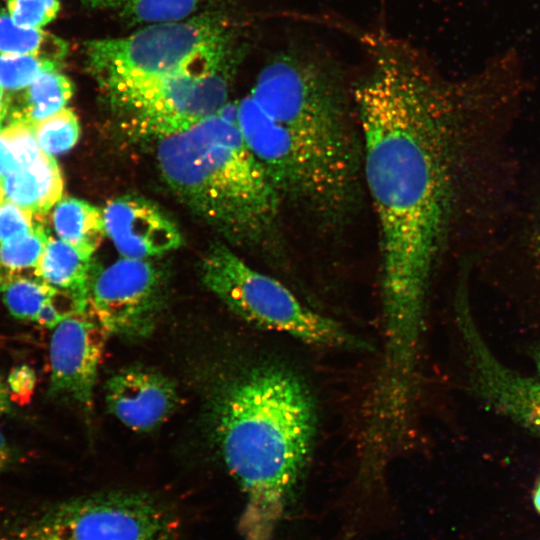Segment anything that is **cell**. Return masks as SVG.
<instances>
[{
    "label": "cell",
    "mask_w": 540,
    "mask_h": 540,
    "mask_svg": "<svg viewBox=\"0 0 540 540\" xmlns=\"http://www.w3.org/2000/svg\"><path fill=\"white\" fill-rule=\"evenodd\" d=\"M353 92L362 170L380 232L384 350L420 355L431 277L455 203L465 123L489 80L441 78L411 47L377 38Z\"/></svg>",
    "instance_id": "6da1fadb"
},
{
    "label": "cell",
    "mask_w": 540,
    "mask_h": 540,
    "mask_svg": "<svg viewBox=\"0 0 540 540\" xmlns=\"http://www.w3.org/2000/svg\"><path fill=\"white\" fill-rule=\"evenodd\" d=\"M238 126L281 203L324 227L348 217L360 192L362 142L332 68L300 52L277 54L238 102Z\"/></svg>",
    "instance_id": "7a4b0ae2"
},
{
    "label": "cell",
    "mask_w": 540,
    "mask_h": 540,
    "mask_svg": "<svg viewBox=\"0 0 540 540\" xmlns=\"http://www.w3.org/2000/svg\"><path fill=\"white\" fill-rule=\"evenodd\" d=\"M223 462L245 496L242 540H271L314 444L317 414L291 370L257 367L233 381L215 412Z\"/></svg>",
    "instance_id": "3957f363"
},
{
    "label": "cell",
    "mask_w": 540,
    "mask_h": 540,
    "mask_svg": "<svg viewBox=\"0 0 540 540\" xmlns=\"http://www.w3.org/2000/svg\"><path fill=\"white\" fill-rule=\"evenodd\" d=\"M157 160L180 200L231 242L256 246L276 232L281 200L238 123L212 115L160 139Z\"/></svg>",
    "instance_id": "277c9868"
},
{
    "label": "cell",
    "mask_w": 540,
    "mask_h": 540,
    "mask_svg": "<svg viewBox=\"0 0 540 540\" xmlns=\"http://www.w3.org/2000/svg\"><path fill=\"white\" fill-rule=\"evenodd\" d=\"M0 540H182V523L157 496L111 490L15 512Z\"/></svg>",
    "instance_id": "5b68a950"
},
{
    "label": "cell",
    "mask_w": 540,
    "mask_h": 540,
    "mask_svg": "<svg viewBox=\"0 0 540 540\" xmlns=\"http://www.w3.org/2000/svg\"><path fill=\"white\" fill-rule=\"evenodd\" d=\"M242 56L243 45L236 38L180 71L115 86L103 93L129 132L162 139L217 114L227 103Z\"/></svg>",
    "instance_id": "8992f818"
},
{
    "label": "cell",
    "mask_w": 540,
    "mask_h": 540,
    "mask_svg": "<svg viewBox=\"0 0 540 540\" xmlns=\"http://www.w3.org/2000/svg\"><path fill=\"white\" fill-rule=\"evenodd\" d=\"M201 279L243 320L305 344L348 351H366L369 343L334 319L300 301L278 280L247 265L222 243L203 257Z\"/></svg>",
    "instance_id": "52a82bcc"
},
{
    "label": "cell",
    "mask_w": 540,
    "mask_h": 540,
    "mask_svg": "<svg viewBox=\"0 0 540 540\" xmlns=\"http://www.w3.org/2000/svg\"><path fill=\"white\" fill-rule=\"evenodd\" d=\"M237 38L227 13L209 9L123 37L84 43L89 72L103 90L180 71Z\"/></svg>",
    "instance_id": "ba28073f"
},
{
    "label": "cell",
    "mask_w": 540,
    "mask_h": 540,
    "mask_svg": "<svg viewBox=\"0 0 540 540\" xmlns=\"http://www.w3.org/2000/svg\"><path fill=\"white\" fill-rule=\"evenodd\" d=\"M162 277L146 259L122 258L96 272L89 309L109 334L139 339L154 329Z\"/></svg>",
    "instance_id": "9c48e42d"
},
{
    "label": "cell",
    "mask_w": 540,
    "mask_h": 540,
    "mask_svg": "<svg viewBox=\"0 0 540 540\" xmlns=\"http://www.w3.org/2000/svg\"><path fill=\"white\" fill-rule=\"evenodd\" d=\"M108 334L89 307L67 316L53 328L49 345L51 397L73 400L91 409Z\"/></svg>",
    "instance_id": "30bf717a"
},
{
    "label": "cell",
    "mask_w": 540,
    "mask_h": 540,
    "mask_svg": "<svg viewBox=\"0 0 540 540\" xmlns=\"http://www.w3.org/2000/svg\"><path fill=\"white\" fill-rule=\"evenodd\" d=\"M458 306V320L477 392L493 408L540 436V381L502 365L485 344L466 305L460 301Z\"/></svg>",
    "instance_id": "8fae6325"
},
{
    "label": "cell",
    "mask_w": 540,
    "mask_h": 540,
    "mask_svg": "<svg viewBox=\"0 0 540 540\" xmlns=\"http://www.w3.org/2000/svg\"><path fill=\"white\" fill-rule=\"evenodd\" d=\"M109 412L133 431L147 432L166 421L176 409V385L163 374L142 367L125 368L106 383Z\"/></svg>",
    "instance_id": "7c38bea8"
},
{
    "label": "cell",
    "mask_w": 540,
    "mask_h": 540,
    "mask_svg": "<svg viewBox=\"0 0 540 540\" xmlns=\"http://www.w3.org/2000/svg\"><path fill=\"white\" fill-rule=\"evenodd\" d=\"M102 213L107 235L126 258L146 259L181 244L175 224L148 200L122 196L107 202Z\"/></svg>",
    "instance_id": "4fadbf2b"
},
{
    "label": "cell",
    "mask_w": 540,
    "mask_h": 540,
    "mask_svg": "<svg viewBox=\"0 0 540 540\" xmlns=\"http://www.w3.org/2000/svg\"><path fill=\"white\" fill-rule=\"evenodd\" d=\"M0 294L14 318L50 329L67 316L80 312L70 295L39 278L32 279L17 273L0 274Z\"/></svg>",
    "instance_id": "5bb4252c"
},
{
    "label": "cell",
    "mask_w": 540,
    "mask_h": 540,
    "mask_svg": "<svg viewBox=\"0 0 540 540\" xmlns=\"http://www.w3.org/2000/svg\"><path fill=\"white\" fill-rule=\"evenodd\" d=\"M91 257L61 239L49 237L34 273L40 280L70 295L80 311H85L96 274Z\"/></svg>",
    "instance_id": "9a60e30c"
},
{
    "label": "cell",
    "mask_w": 540,
    "mask_h": 540,
    "mask_svg": "<svg viewBox=\"0 0 540 540\" xmlns=\"http://www.w3.org/2000/svg\"><path fill=\"white\" fill-rule=\"evenodd\" d=\"M7 200L31 210L47 213L61 197L63 179L52 155L41 152L31 164L1 178Z\"/></svg>",
    "instance_id": "2e32d148"
},
{
    "label": "cell",
    "mask_w": 540,
    "mask_h": 540,
    "mask_svg": "<svg viewBox=\"0 0 540 540\" xmlns=\"http://www.w3.org/2000/svg\"><path fill=\"white\" fill-rule=\"evenodd\" d=\"M10 102V120L35 123L59 112L71 99L74 85L59 69L45 71Z\"/></svg>",
    "instance_id": "e0dca14e"
},
{
    "label": "cell",
    "mask_w": 540,
    "mask_h": 540,
    "mask_svg": "<svg viewBox=\"0 0 540 540\" xmlns=\"http://www.w3.org/2000/svg\"><path fill=\"white\" fill-rule=\"evenodd\" d=\"M52 222L61 240L88 256L93 255L106 233L102 211L76 198L59 201Z\"/></svg>",
    "instance_id": "ac0fdd59"
},
{
    "label": "cell",
    "mask_w": 540,
    "mask_h": 540,
    "mask_svg": "<svg viewBox=\"0 0 540 540\" xmlns=\"http://www.w3.org/2000/svg\"><path fill=\"white\" fill-rule=\"evenodd\" d=\"M205 0H81L88 8L109 12L131 25L174 22L195 14Z\"/></svg>",
    "instance_id": "d6986e66"
},
{
    "label": "cell",
    "mask_w": 540,
    "mask_h": 540,
    "mask_svg": "<svg viewBox=\"0 0 540 540\" xmlns=\"http://www.w3.org/2000/svg\"><path fill=\"white\" fill-rule=\"evenodd\" d=\"M68 44L43 29L16 24L8 12L0 10V53L33 55L61 63Z\"/></svg>",
    "instance_id": "ffe728a7"
},
{
    "label": "cell",
    "mask_w": 540,
    "mask_h": 540,
    "mask_svg": "<svg viewBox=\"0 0 540 540\" xmlns=\"http://www.w3.org/2000/svg\"><path fill=\"white\" fill-rule=\"evenodd\" d=\"M48 238L45 225L37 219L29 232L0 243V265L4 272L16 273L35 267Z\"/></svg>",
    "instance_id": "44dd1931"
},
{
    "label": "cell",
    "mask_w": 540,
    "mask_h": 540,
    "mask_svg": "<svg viewBox=\"0 0 540 540\" xmlns=\"http://www.w3.org/2000/svg\"><path fill=\"white\" fill-rule=\"evenodd\" d=\"M34 132L41 150L53 155L66 152L76 144L80 126L74 112L63 108L35 123Z\"/></svg>",
    "instance_id": "7402d4cb"
},
{
    "label": "cell",
    "mask_w": 540,
    "mask_h": 540,
    "mask_svg": "<svg viewBox=\"0 0 540 540\" xmlns=\"http://www.w3.org/2000/svg\"><path fill=\"white\" fill-rule=\"evenodd\" d=\"M61 63L33 55L0 53V86L18 92L45 71L60 69Z\"/></svg>",
    "instance_id": "603a6c76"
},
{
    "label": "cell",
    "mask_w": 540,
    "mask_h": 540,
    "mask_svg": "<svg viewBox=\"0 0 540 540\" xmlns=\"http://www.w3.org/2000/svg\"><path fill=\"white\" fill-rule=\"evenodd\" d=\"M0 140L18 169L31 164L42 152L34 132V125L10 120L0 131Z\"/></svg>",
    "instance_id": "cb8c5ba5"
},
{
    "label": "cell",
    "mask_w": 540,
    "mask_h": 540,
    "mask_svg": "<svg viewBox=\"0 0 540 540\" xmlns=\"http://www.w3.org/2000/svg\"><path fill=\"white\" fill-rule=\"evenodd\" d=\"M60 10L59 0H7V12L19 26L42 29Z\"/></svg>",
    "instance_id": "d4e9b609"
},
{
    "label": "cell",
    "mask_w": 540,
    "mask_h": 540,
    "mask_svg": "<svg viewBox=\"0 0 540 540\" xmlns=\"http://www.w3.org/2000/svg\"><path fill=\"white\" fill-rule=\"evenodd\" d=\"M34 213L9 200L0 205V243L23 235L33 229Z\"/></svg>",
    "instance_id": "484cf974"
},
{
    "label": "cell",
    "mask_w": 540,
    "mask_h": 540,
    "mask_svg": "<svg viewBox=\"0 0 540 540\" xmlns=\"http://www.w3.org/2000/svg\"><path fill=\"white\" fill-rule=\"evenodd\" d=\"M36 380V373L30 366L22 364L12 368L6 381L12 402H28L34 393Z\"/></svg>",
    "instance_id": "4316f807"
},
{
    "label": "cell",
    "mask_w": 540,
    "mask_h": 540,
    "mask_svg": "<svg viewBox=\"0 0 540 540\" xmlns=\"http://www.w3.org/2000/svg\"><path fill=\"white\" fill-rule=\"evenodd\" d=\"M12 449L0 430V472L3 471L12 461Z\"/></svg>",
    "instance_id": "83f0119b"
},
{
    "label": "cell",
    "mask_w": 540,
    "mask_h": 540,
    "mask_svg": "<svg viewBox=\"0 0 540 540\" xmlns=\"http://www.w3.org/2000/svg\"><path fill=\"white\" fill-rule=\"evenodd\" d=\"M12 410V400L7 384L0 378V416L10 414Z\"/></svg>",
    "instance_id": "f1b7e54d"
},
{
    "label": "cell",
    "mask_w": 540,
    "mask_h": 540,
    "mask_svg": "<svg viewBox=\"0 0 540 540\" xmlns=\"http://www.w3.org/2000/svg\"><path fill=\"white\" fill-rule=\"evenodd\" d=\"M532 255L540 268V213L535 223L531 237Z\"/></svg>",
    "instance_id": "f546056e"
},
{
    "label": "cell",
    "mask_w": 540,
    "mask_h": 540,
    "mask_svg": "<svg viewBox=\"0 0 540 540\" xmlns=\"http://www.w3.org/2000/svg\"><path fill=\"white\" fill-rule=\"evenodd\" d=\"M10 108V96L0 86V123L8 116Z\"/></svg>",
    "instance_id": "4dcf8cb0"
},
{
    "label": "cell",
    "mask_w": 540,
    "mask_h": 540,
    "mask_svg": "<svg viewBox=\"0 0 540 540\" xmlns=\"http://www.w3.org/2000/svg\"><path fill=\"white\" fill-rule=\"evenodd\" d=\"M533 503L536 508V510L540 513V480L537 484V487L534 491L533 495Z\"/></svg>",
    "instance_id": "1f68e13d"
},
{
    "label": "cell",
    "mask_w": 540,
    "mask_h": 540,
    "mask_svg": "<svg viewBox=\"0 0 540 540\" xmlns=\"http://www.w3.org/2000/svg\"><path fill=\"white\" fill-rule=\"evenodd\" d=\"M4 197H5L4 188H3L2 181L0 178V205L4 202Z\"/></svg>",
    "instance_id": "d6a6232c"
},
{
    "label": "cell",
    "mask_w": 540,
    "mask_h": 540,
    "mask_svg": "<svg viewBox=\"0 0 540 540\" xmlns=\"http://www.w3.org/2000/svg\"><path fill=\"white\" fill-rule=\"evenodd\" d=\"M536 364H537V371L540 376V351L538 352L537 358H536Z\"/></svg>",
    "instance_id": "836d02e7"
},
{
    "label": "cell",
    "mask_w": 540,
    "mask_h": 540,
    "mask_svg": "<svg viewBox=\"0 0 540 540\" xmlns=\"http://www.w3.org/2000/svg\"><path fill=\"white\" fill-rule=\"evenodd\" d=\"M1 129H2V123H0V131H1Z\"/></svg>",
    "instance_id": "e575fe53"
}]
</instances>
